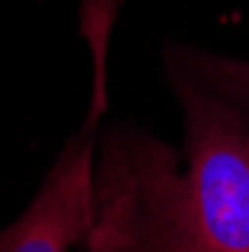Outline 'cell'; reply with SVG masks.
<instances>
[{"label":"cell","mask_w":249,"mask_h":252,"mask_svg":"<svg viewBox=\"0 0 249 252\" xmlns=\"http://www.w3.org/2000/svg\"><path fill=\"white\" fill-rule=\"evenodd\" d=\"M87 252H126L129 249V228H126V204L120 192L99 177L96 183V222L90 234Z\"/></svg>","instance_id":"3"},{"label":"cell","mask_w":249,"mask_h":252,"mask_svg":"<svg viewBox=\"0 0 249 252\" xmlns=\"http://www.w3.org/2000/svg\"><path fill=\"white\" fill-rule=\"evenodd\" d=\"M102 93L84 132L66 141L51 165L36 198L12 225L0 231V252H66L90 234L96 222V183H93V129L99 120Z\"/></svg>","instance_id":"2"},{"label":"cell","mask_w":249,"mask_h":252,"mask_svg":"<svg viewBox=\"0 0 249 252\" xmlns=\"http://www.w3.org/2000/svg\"><path fill=\"white\" fill-rule=\"evenodd\" d=\"M186 168L150 141H108L102 177L126 204V252H249V69L177 78Z\"/></svg>","instance_id":"1"}]
</instances>
